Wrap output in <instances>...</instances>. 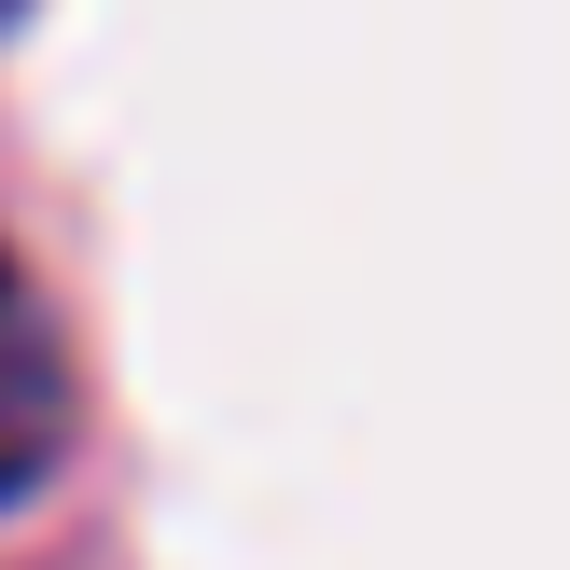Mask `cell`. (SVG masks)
Here are the masks:
<instances>
[{"mask_svg": "<svg viewBox=\"0 0 570 570\" xmlns=\"http://www.w3.org/2000/svg\"><path fill=\"white\" fill-rule=\"evenodd\" d=\"M56 445H70V348H56L42 293L14 278V250H0V501L42 488Z\"/></svg>", "mask_w": 570, "mask_h": 570, "instance_id": "obj_1", "label": "cell"}]
</instances>
